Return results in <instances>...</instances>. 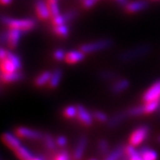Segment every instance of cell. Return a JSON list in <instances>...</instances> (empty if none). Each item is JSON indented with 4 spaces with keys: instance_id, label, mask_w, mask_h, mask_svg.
<instances>
[{
    "instance_id": "7",
    "label": "cell",
    "mask_w": 160,
    "mask_h": 160,
    "mask_svg": "<svg viewBox=\"0 0 160 160\" xmlns=\"http://www.w3.org/2000/svg\"><path fill=\"white\" fill-rule=\"evenodd\" d=\"M14 132L21 139H26L31 141H42L45 134L42 132L28 126H18Z\"/></svg>"
},
{
    "instance_id": "21",
    "label": "cell",
    "mask_w": 160,
    "mask_h": 160,
    "mask_svg": "<svg viewBox=\"0 0 160 160\" xmlns=\"http://www.w3.org/2000/svg\"><path fill=\"white\" fill-rule=\"evenodd\" d=\"M52 71L45 70L38 74L34 79V85L37 87H44L49 84V81L51 79Z\"/></svg>"
},
{
    "instance_id": "19",
    "label": "cell",
    "mask_w": 160,
    "mask_h": 160,
    "mask_svg": "<svg viewBox=\"0 0 160 160\" xmlns=\"http://www.w3.org/2000/svg\"><path fill=\"white\" fill-rule=\"evenodd\" d=\"M63 78V70L61 68L53 69L52 71L51 79L49 81L48 87L50 89H55L58 86H60V84L62 83Z\"/></svg>"
},
{
    "instance_id": "2",
    "label": "cell",
    "mask_w": 160,
    "mask_h": 160,
    "mask_svg": "<svg viewBox=\"0 0 160 160\" xmlns=\"http://www.w3.org/2000/svg\"><path fill=\"white\" fill-rule=\"evenodd\" d=\"M0 22L7 28L20 29L25 33L33 30L37 27V21L33 18H12L3 15L0 17Z\"/></svg>"
},
{
    "instance_id": "31",
    "label": "cell",
    "mask_w": 160,
    "mask_h": 160,
    "mask_svg": "<svg viewBox=\"0 0 160 160\" xmlns=\"http://www.w3.org/2000/svg\"><path fill=\"white\" fill-rule=\"evenodd\" d=\"M92 115H93V118L96 120L99 123H107L109 120V116L106 112H104L102 110H94L92 111Z\"/></svg>"
},
{
    "instance_id": "17",
    "label": "cell",
    "mask_w": 160,
    "mask_h": 160,
    "mask_svg": "<svg viewBox=\"0 0 160 160\" xmlns=\"http://www.w3.org/2000/svg\"><path fill=\"white\" fill-rule=\"evenodd\" d=\"M126 156V146L124 144H119L116 146L109 154L104 157L103 160H121Z\"/></svg>"
},
{
    "instance_id": "33",
    "label": "cell",
    "mask_w": 160,
    "mask_h": 160,
    "mask_svg": "<svg viewBox=\"0 0 160 160\" xmlns=\"http://www.w3.org/2000/svg\"><path fill=\"white\" fill-rule=\"evenodd\" d=\"M66 54H67V52L63 48H57L53 52L52 57L56 62H64L65 58H66Z\"/></svg>"
},
{
    "instance_id": "35",
    "label": "cell",
    "mask_w": 160,
    "mask_h": 160,
    "mask_svg": "<svg viewBox=\"0 0 160 160\" xmlns=\"http://www.w3.org/2000/svg\"><path fill=\"white\" fill-rule=\"evenodd\" d=\"M99 1L100 0H84L81 3H82V6H83L84 9L90 10V9L93 8L94 6H96V4H97Z\"/></svg>"
},
{
    "instance_id": "44",
    "label": "cell",
    "mask_w": 160,
    "mask_h": 160,
    "mask_svg": "<svg viewBox=\"0 0 160 160\" xmlns=\"http://www.w3.org/2000/svg\"><path fill=\"white\" fill-rule=\"evenodd\" d=\"M80 2H82V1H84V0H79Z\"/></svg>"
},
{
    "instance_id": "22",
    "label": "cell",
    "mask_w": 160,
    "mask_h": 160,
    "mask_svg": "<svg viewBox=\"0 0 160 160\" xmlns=\"http://www.w3.org/2000/svg\"><path fill=\"white\" fill-rule=\"evenodd\" d=\"M14 154L20 160H32L35 158V155L29 150L28 147L22 144L14 151Z\"/></svg>"
},
{
    "instance_id": "5",
    "label": "cell",
    "mask_w": 160,
    "mask_h": 160,
    "mask_svg": "<svg viewBox=\"0 0 160 160\" xmlns=\"http://www.w3.org/2000/svg\"><path fill=\"white\" fill-rule=\"evenodd\" d=\"M24 33L20 29L8 28L5 32L0 33V44H6L9 49L14 50L20 45Z\"/></svg>"
},
{
    "instance_id": "42",
    "label": "cell",
    "mask_w": 160,
    "mask_h": 160,
    "mask_svg": "<svg viewBox=\"0 0 160 160\" xmlns=\"http://www.w3.org/2000/svg\"><path fill=\"white\" fill-rule=\"evenodd\" d=\"M89 160H97V159H95V158H91V159H89Z\"/></svg>"
},
{
    "instance_id": "25",
    "label": "cell",
    "mask_w": 160,
    "mask_h": 160,
    "mask_svg": "<svg viewBox=\"0 0 160 160\" xmlns=\"http://www.w3.org/2000/svg\"><path fill=\"white\" fill-rule=\"evenodd\" d=\"M126 156L128 160H143L140 150L131 144L126 146Z\"/></svg>"
},
{
    "instance_id": "40",
    "label": "cell",
    "mask_w": 160,
    "mask_h": 160,
    "mask_svg": "<svg viewBox=\"0 0 160 160\" xmlns=\"http://www.w3.org/2000/svg\"><path fill=\"white\" fill-rule=\"evenodd\" d=\"M32 160H46L43 157L41 156H35V158Z\"/></svg>"
},
{
    "instance_id": "14",
    "label": "cell",
    "mask_w": 160,
    "mask_h": 160,
    "mask_svg": "<svg viewBox=\"0 0 160 160\" xmlns=\"http://www.w3.org/2000/svg\"><path fill=\"white\" fill-rule=\"evenodd\" d=\"M131 86V82L128 78H120L114 82H112V85L109 87V91L112 94L118 95L124 92H126Z\"/></svg>"
},
{
    "instance_id": "27",
    "label": "cell",
    "mask_w": 160,
    "mask_h": 160,
    "mask_svg": "<svg viewBox=\"0 0 160 160\" xmlns=\"http://www.w3.org/2000/svg\"><path fill=\"white\" fill-rule=\"evenodd\" d=\"M42 141L44 142V145L48 150L53 151V150H55L56 147H58L57 144H56V139H54L53 136L49 132L44 134V138Z\"/></svg>"
},
{
    "instance_id": "20",
    "label": "cell",
    "mask_w": 160,
    "mask_h": 160,
    "mask_svg": "<svg viewBox=\"0 0 160 160\" xmlns=\"http://www.w3.org/2000/svg\"><path fill=\"white\" fill-rule=\"evenodd\" d=\"M98 78L104 82H114L117 79L120 78L119 73H118L115 70L109 69H102L98 72Z\"/></svg>"
},
{
    "instance_id": "23",
    "label": "cell",
    "mask_w": 160,
    "mask_h": 160,
    "mask_svg": "<svg viewBox=\"0 0 160 160\" xmlns=\"http://www.w3.org/2000/svg\"><path fill=\"white\" fill-rule=\"evenodd\" d=\"M52 32L54 33V35H56L61 38H69V34H70V27H69V23L52 26Z\"/></svg>"
},
{
    "instance_id": "8",
    "label": "cell",
    "mask_w": 160,
    "mask_h": 160,
    "mask_svg": "<svg viewBox=\"0 0 160 160\" xmlns=\"http://www.w3.org/2000/svg\"><path fill=\"white\" fill-rule=\"evenodd\" d=\"M78 114H77V119L78 120L81 125L85 126H92L94 118L92 112H91L86 107H85L82 104H78Z\"/></svg>"
},
{
    "instance_id": "30",
    "label": "cell",
    "mask_w": 160,
    "mask_h": 160,
    "mask_svg": "<svg viewBox=\"0 0 160 160\" xmlns=\"http://www.w3.org/2000/svg\"><path fill=\"white\" fill-rule=\"evenodd\" d=\"M46 1H47L50 12H51L52 17L56 16L58 14L62 13L60 4H59V0H46Z\"/></svg>"
},
{
    "instance_id": "13",
    "label": "cell",
    "mask_w": 160,
    "mask_h": 160,
    "mask_svg": "<svg viewBox=\"0 0 160 160\" xmlns=\"http://www.w3.org/2000/svg\"><path fill=\"white\" fill-rule=\"evenodd\" d=\"M88 145V137L86 135H81L76 143L72 158L74 160H81L86 153Z\"/></svg>"
},
{
    "instance_id": "36",
    "label": "cell",
    "mask_w": 160,
    "mask_h": 160,
    "mask_svg": "<svg viewBox=\"0 0 160 160\" xmlns=\"http://www.w3.org/2000/svg\"><path fill=\"white\" fill-rule=\"evenodd\" d=\"M56 144L60 148H64L68 144V138L64 135H60L56 138Z\"/></svg>"
},
{
    "instance_id": "10",
    "label": "cell",
    "mask_w": 160,
    "mask_h": 160,
    "mask_svg": "<svg viewBox=\"0 0 160 160\" xmlns=\"http://www.w3.org/2000/svg\"><path fill=\"white\" fill-rule=\"evenodd\" d=\"M35 12L38 18L41 21H46L52 18L51 12L46 0H36L35 1Z\"/></svg>"
},
{
    "instance_id": "15",
    "label": "cell",
    "mask_w": 160,
    "mask_h": 160,
    "mask_svg": "<svg viewBox=\"0 0 160 160\" xmlns=\"http://www.w3.org/2000/svg\"><path fill=\"white\" fill-rule=\"evenodd\" d=\"M149 6V2L147 0H133L128 2V4L125 6V10L127 13L132 14L146 10Z\"/></svg>"
},
{
    "instance_id": "41",
    "label": "cell",
    "mask_w": 160,
    "mask_h": 160,
    "mask_svg": "<svg viewBox=\"0 0 160 160\" xmlns=\"http://www.w3.org/2000/svg\"><path fill=\"white\" fill-rule=\"evenodd\" d=\"M157 142L160 144V134L159 135H158V137H157Z\"/></svg>"
},
{
    "instance_id": "26",
    "label": "cell",
    "mask_w": 160,
    "mask_h": 160,
    "mask_svg": "<svg viewBox=\"0 0 160 160\" xmlns=\"http://www.w3.org/2000/svg\"><path fill=\"white\" fill-rule=\"evenodd\" d=\"M140 153L142 157L143 160H158V155L155 149L149 147H142L139 149Z\"/></svg>"
},
{
    "instance_id": "4",
    "label": "cell",
    "mask_w": 160,
    "mask_h": 160,
    "mask_svg": "<svg viewBox=\"0 0 160 160\" xmlns=\"http://www.w3.org/2000/svg\"><path fill=\"white\" fill-rule=\"evenodd\" d=\"M113 46H114L113 40L110 38H102V39L92 41V42L85 43L80 46L79 49L86 54H92V53L108 50Z\"/></svg>"
},
{
    "instance_id": "1",
    "label": "cell",
    "mask_w": 160,
    "mask_h": 160,
    "mask_svg": "<svg viewBox=\"0 0 160 160\" xmlns=\"http://www.w3.org/2000/svg\"><path fill=\"white\" fill-rule=\"evenodd\" d=\"M153 51V46L149 43H143L132 48L126 49L118 54L117 59L120 62L129 63L143 59Z\"/></svg>"
},
{
    "instance_id": "28",
    "label": "cell",
    "mask_w": 160,
    "mask_h": 160,
    "mask_svg": "<svg viewBox=\"0 0 160 160\" xmlns=\"http://www.w3.org/2000/svg\"><path fill=\"white\" fill-rule=\"evenodd\" d=\"M77 114H78L77 105H68L62 110V115L64 116V118L69 119H73L77 118Z\"/></svg>"
},
{
    "instance_id": "29",
    "label": "cell",
    "mask_w": 160,
    "mask_h": 160,
    "mask_svg": "<svg viewBox=\"0 0 160 160\" xmlns=\"http://www.w3.org/2000/svg\"><path fill=\"white\" fill-rule=\"evenodd\" d=\"M97 148L99 153L102 155V156H103V157L107 156V155L109 154V151H110L109 142L107 140H105V139L99 140V142L97 143Z\"/></svg>"
},
{
    "instance_id": "32",
    "label": "cell",
    "mask_w": 160,
    "mask_h": 160,
    "mask_svg": "<svg viewBox=\"0 0 160 160\" xmlns=\"http://www.w3.org/2000/svg\"><path fill=\"white\" fill-rule=\"evenodd\" d=\"M126 109H127V112H128L130 118H137V117L144 116L142 110V105L133 106V107H130V108Z\"/></svg>"
},
{
    "instance_id": "12",
    "label": "cell",
    "mask_w": 160,
    "mask_h": 160,
    "mask_svg": "<svg viewBox=\"0 0 160 160\" xmlns=\"http://www.w3.org/2000/svg\"><path fill=\"white\" fill-rule=\"evenodd\" d=\"M130 117H129V114L127 112V109H124V110H120V111H118L116 112L115 114H113L111 117H109L108 122L106 123L107 124V126L109 128H116L118 126H121L126 119H128Z\"/></svg>"
},
{
    "instance_id": "34",
    "label": "cell",
    "mask_w": 160,
    "mask_h": 160,
    "mask_svg": "<svg viewBox=\"0 0 160 160\" xmlns=\"http://www.w3.org/2000/svg\"><path fill=\"white\" fill-rule=\"evenodd\" d=\"M52 160H70V155L67 150H61L54 155Z\"/></svg>"
},
{
    "instance_id": "43",
    "label": "cell",
    "mask_w": 160,
    "mask_h": 160,
    "mask_svg": "<svg viewBox=\"0 0 160 160\" xmlns=\"http://www.w3.org/2000/svg\"><path fill=\"white\" fill-rule=\"evenodd\" d=\"M158 113L160 114V107H159V109H158Z\"/></svg>"
},
{
    "instance_id": "38",
    "label": "cell",
    "mask_w": 160,
    "mask_h": 160,
    "mask_svg": "<svg viewBox=\"0 0 160 160\" xmlns=\"http://www.w3.org/2000/svg\"><path fill=\"white\" fill-rule=\"evenodd\" d=\"M113 1L116 2L118 5L123 6V7H125L128 4V2H129V0H113Z\"/></svg>"
},
{
    "instance_id": "39",
    "label": "cell",
    "mask_w": 160,
    "mask_h": 160,
    "mask_svg": "<svg viewBox=\"0 0 160 160\" xmlns=\"http://www.w3.org/2000/svg\"><path fill=\"white\" fill-rule=\"evenodd\" d=\"M12 3V0H0L1 6H9Z\"/></svg>"
},
{
    "instance_id": "6",
    "label": "cell",
    "mask_w": 160,
    "mask_h": 160,
    "mask_svg": "<svg viewBox=\"0 0 160 160\" xmlns=\"http://www.w3.org/2000/svg\"><path fill=\"white\" fill-rule=\"evenodd\" d=\"M149 131H150V128L147 125H142V126L136 127L132 132L129 136V139H128L129 144H131L136 148L141 146L149 137Z\"/></svg>"
},
{
    "instance_id": "11",
    "label": "cell",
    "mask_w": 160,
    "mask_h": 160,
    "mask_svg": "<svg viewBox=\"0 0 160 160\" xmlns=\"http://www.w3.org/2000/svg\"><path fill=\"white\" fill-rule=\"evenodd\" d=\"M1 140L3 143L12 151H14L22 144L21 138L15 132H4L1 136Z\"/></svg>"
},
{
    "instance_id": "16",
    "label": "cell",
    "mask_w": 160,
    "mask_h": 160,
    "mask_svg": "<svg viewBox=\"0 0 160 160\" xmlns=\"http://www.w3.org/2000/svg\"><path fill=\"white\" fill-rule=\"evenodd\" d=\"M86 53L80 49H72L70 51L67 52L66 58H65V62L68 63L69 65H74L77 63H79L83 62L86 59Z\"/></svg>"
},
{
    "instance_id": "24",
    "label": "cell",
    "mask_w": 160,
    "mask_h": 160,
    "mask_svg": "<svg viewBox=\"0 0 160 160\" xmlns=\"http://www.w3.org/2000/svg\"><path fill=\"white\" fill-rule=\"evenodd\" d=\"M159 107H160V100H158V101H152V102H143L142 104L143 114H144V116L153 114V113H155V112L158 111Z\"/></svg>"
},
{
    "instance_id": "3",
    "label": "cell",
    "mask_w": 160,
    "mask_h": 160,
    "mask_svg": "<svg viewBox=\"0 0 160 160\" xmlns=\"http://www.w3.org/2000/svg\"><path fill=\"white\" fill-rule=\"evenodd\" d=\"M22 62L21 57L11 50L7 56L0 62V73H12L22 70Z\"/></svg>"
},
{
    "instance_id": "9",
    "label": "cell",
    "mask_w": 160,
    "mask_h": 160,
    "mask_svg": "<svg viewBox=\"0 0 160 160\" xmlns=\"http://www.w3.org/2000/svg\"><path fill=\"white\" fill-rule=\"evenodd\" d=\"M160 100V79L155 81L146 91L143 92L142 96V102L158 101Z\"/></svg>"
},
{
    "instance_id": "18",
    "label": "cell",
    "mask_w": 160,
    "mask_h": 160,
    "mask_svg": "<svg viewBox=\"0 0 160 160\" xmlns=\"http://www.w3.org/2000/svg\"><path fill=\"white\" fill-rule=\"evenodd\" d=\"M24 75L22 72V70L12 72V73H0V81L5 84H11L19 82L23 79Z\"/></svg>"
},
{
    "instance_id": "37",
    "label": "cell",
    "mask_w": 160,
    "mask_h": 160,
    "mask_svg": "<svg viewBox=\"0 0 160 160\" xmlns=\"http://www.w3.org/2000/svg\"><path fill=\"white\" fill-rule=\"evenodd\" d=\"M8 51H9V50H6L4 46H0V62H1L2 60H4V59L7 56Z\"/></svg>"
}]
</instances>
